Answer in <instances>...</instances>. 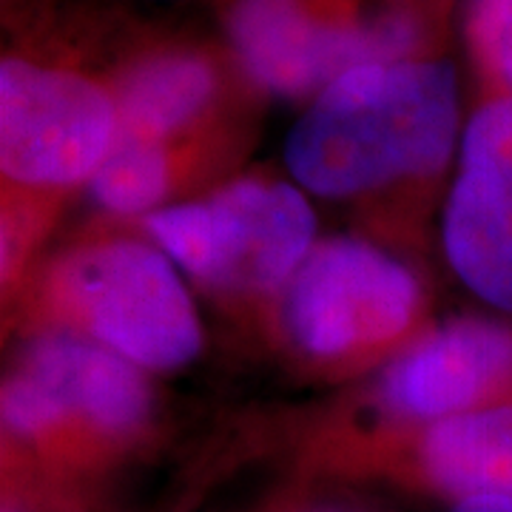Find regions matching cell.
<instances>
[{
  "label": "cell",
  "mask_w": 512,
  "mask_h": 512,
  "mask_svg": "<svg viewBox=\"0 0 512 512\" xmlns=\"http://www.w3.org/2000/svg\"><path fill=\"white\" fill-rule=\"evenodd\" d=\"M458 131L450 66L421 60L367 63L336 77L293 126L288 165L325 197L365 194L436 174Z\"/></svg>",
  "instance_id": "obj_1"
},
{
  "label": "cell",
  "mask_w": 512,
  "mask_h": 512,
  "mask_svg": "<svg viewBox=\"0 0 512 512\" xmlns=\"http://www.w3.org/2000/svg\"><path fill=\"white\" fill-rule=\"evenodd\" d=\"M49 305L131 365L171 370L200 350V322L160 251L109 239L69 254L49 276Z\"/></svg>",
  "instance_id": "obj_2"
},
{
  "label": "cell",
  "mask_w": 512,
  "mask_h": 512,
  "mask_svg": "<svg viewBox=\"0 0 512 512\" xmlns=\"http://www.w3.org/2000/svg\"><path fill=\"white\" fill-rule=\"evenodd\" d=\"M146 225L168 259L214 291H271L311 254L308 202L271 180H239L208 200L157 211Z\"/></svg>",
  "instance_id": "obj_3"
},
{
  "label": "cell",
  "mask_w": 512,
  "mask_h": 512,
  "mask_svg": "<svg viewBox=\"0 0 512 512\" xmlns=\"http://www.w3.org/2000/svg\"><path fill=\"white\" fill-rule=\"evenodd\" d=\"M419 305V282L402 262L365 242L333 239L288 279L282 322L308 359L339 365L396 342Z\"/></svg>",
  "instance_id": "obj_4"
},
{
  "label": "cell",
  "mask_w": 512,
  "mask_h": 512,
  "mask_svg": "<svg viewBox=\"0 0 512 512\" xmlns=\"http://www.w3.org/2000/svg\"><path fill=\"white\" fill-rule=\"evenodd\" d=\"M231 35L242 66L265 89L308 94L350 69L404 60L416 26L402 15L359 18L328 0H237Z\"/></svg>",
  "instance_id": "obj_5"
},
{
  "label": "cell",
  "mask_w": 512,
  "mask_h": 512,
  "mask_svg": "<svg viewBox=\"0 0 512 512\" xmlns=\"http://www.w3.org/2000/svg\"><path fill=\"white\" fill-rule=\"evenodd\" d=\"M114 97L72 72L6 60L0 69V165L29 188L92 180L117 140Z\"/></svg>",
  "instance_id": "obj_6"
},
{
  "label": "cell",
  "mask_w": 512,
  "mask_h": 512,
  "mask_svg": "<svg viewBox=\"0 0 512 512\" xmlns=\"http://www.w3.org/2000/svg\"><path fill=\"white\" fill-rule=\"evenodd\" d=\"M512 399V325L458 319L396 359L382 402L396 416L453 419Z\"/></svg>",
  "instance_id": "obj_7"
},
{
  "label": "cell",
  "mask_w": 512,
  "mask_h": 512,
  "mask_svg": "<svg viewBox=\"0 0 512 512\" xmlns=\"http://www.w3.org/2000/svg\"><path fill=\"white\" fill-rule=\"evenodd\" d=\"M20 373L46 393L60 436H128L148 416V387L114 350L72 333H52L29 348Z\"/></svg>",
  "instance_id": "obj_8"
},
{
  "label": "cell",
  "mask_w": 512,
  "mask_h": 512,
  "mask_svg": "<svg viewBox=\"0 0 512 512\" xmlns=\"http://www.w3.org/2000/svg\"><path fill=\"white\" fill-rule=\"evenodd\" d=\"M444 245L464 285L512 316V185L461 171L447 202Z\"/></svg>",
  "instance_id": "obj_9"
},
{
  "label": "cell",
  "mask_w": 512,
  "mask_h": 512,
  "mask_svg": "<svg viewBox=\"0 0 512 512\" xmlns=\"http://www.w3.org/2000/svg\"><path fill=\"white\" fill-rule=\"evenodd\" d=\"M421 464L458 498H512V399L436 421L421 447Z\"/></svg>",
  "instance_id": "obj_10"
},
{
  "label": "cell",
  "mask_w": 512,
  "mask_h": 512,
  "mask_svg": "<svg viewBox=\"0 0 512 512\" xmlns=\"http://www.w3.org/2000/svg\"><path fill=\"white\" fill-rule=\"evenodd\" d=\"M214 92V72L200 57H151L131 69L114 94L117 131L168 143L208 109Z\"/></svg>",
  "instance_id": "obj_11"
},
{
  "label": "cell",
  "mask_w": 512,
  "mask_h": 512,
  "mask_svg": "<svg viewBox=\"0 0 512 512\" xmlns=\"http://www.w3.org/2000/svg\"><path fill=\"white\" fill-rule=\"evenodd\" d=\"M177 180V157L160 140H146L117 131L106 160L94 171L97 202L117 214L148 211L163 200Z\"/></svg>",
  "instance_id": "obj_12"
},
{
  "label": "cell",
  "mask_w": 512,
  "mask_h": 512,
  "mask_svg": "<svg viewBox=\"0 0 512 512\" xmlns=\"http://www.w3.org/2000/svg\"><path fill=\"white\" fill-rule=\"evenodd\" d=\"M461 171L512 185V97H493L476 111L464 134Z\"/></svg>",
  "instance_id": "obj_13"
},
{
  "label": "cell",
  "mask_w": 512,
  "mask_h": 512,
  "mask_svg": "<svg viewBox=\"0 0 512 512\" xmlns=\"http://www.w3.org/2000/svg\"><path fill=\"white\" fill-rule=\"evenodd\" d=\"M467 37L498 97H512V0H470Z\"/></svg>",
  "instance_id": "obj_14"
},
{
  "label": "cell",
  "mask_w": 512,
  "mask_h": 512,
  "mask_svg": "<svg viewBox=\"0 0 512 512\" xmlns=\"http://www.w3.org/2000/svg\"><path fill=\"white\" fill-rule=\"evenodd\" d=\"M453 512H512V498H501V495H473V498H461Z\"/></svg>",
  "instance_id": "obj_15"
}]
</instances>
